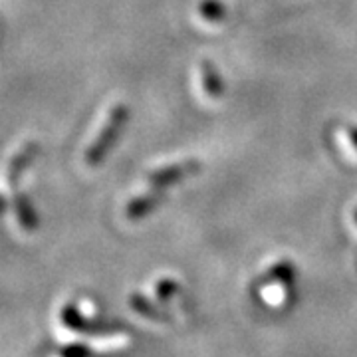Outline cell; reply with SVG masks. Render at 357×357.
<instances>
[{"label":"cell","instance_id":"9","mask_svg":"<svg viewBox=\"0 0 357 357\" xmlns=\"http://www.w3.org/2000/svg\"><path fill=\"white\" fill-rule=\"evenodd\" d=\"M272 282H280L284 288H290L294 284V266L290 260H282L278 264H274L270 270V276Z\"/></svg>","mask_w":357,"mask_h":357},{"label":"cell","instance_id":"4","mask_svg":"<svg viewBox=\"0 0 357 357\" xmlns=\"http://www.w3.org/2000/svg\"><path fill=\"white\" fill-rule=\"evenodd\" d=\"M36 151H38V145L32 141V143H28V145H24L18 153L14 155L13 161L8 163V167H6V181L13 185L14 181L18 178V175L22 173V169H24L30 161H32V157L36 155Z\"/></svg>","mask_w":357,"mask_h":357},{"label":"cell","instance_id":"8","mask_svg":"<svg viewBox=\"0 0 357 357\" xmlns=\"http://www.w3.org/2000/svg\"><path fill=\"white\" fill-rule=\"evenodd\" d=\"M131 307H133L137 314H141L143 318L155 319V321H161V319L167 318L165 314L155 306L153 302H149L147 298H143L139 294H133V296H131Z\"/></svg>","mask_w":357,"mask_h":357},{"label":"cell","instance_id":"7","mask_svg":"<svg viewBox=\"0 0 357 357\" xmlns=\"http://www.w3.org/2000/svg\"><path fill=\"white\" fill-rule=\"evenodd\" d=\"M14 213H16V218H18L20 227L24 230L38 229V217H36L32 204L28 203L24 197H18V199L14 201Z\"/></svg>","mask_w":357,"mask_h":357},{"label":"cell","instance_id":"5","mask_svg":"<svg viewBox=\"0 0 357 357\" xmlns=\"http://www.w3.org/2000/svg\"><path fill=\"white\" fill-rule=\"evenodd\" d=\"M159 203V195L157 192H149V195H139V197H135L131 203L128 204V208H126V215L131 220H137V218L147 217L151 211H153L155 206Z\"/></svg>","mask_w":357,"mask_h":357},{"label":"cell","instance_id":"10","mask_svg":"<svg viewBox=\"0 0 357 357\" xmlns=\"http://www.w3.org/2000/svg\"><path fill=\"white\" fill-rule=\"evenodd\" d=\"M199 10H201V16H203L204 20H211V22L222 20L225 13H227L225 6L218 0H203L201 6H199Z\"/></svg>","mask_w":357,"mask_h":357},{"label":"cell","instance_id":"11","mask_svg":"<svg viewBox=\"0 0 357 357\" xmlns=\"http://www.w3.org/2000/svg\"><path fill=\"white\" fill-rule=\"evenodd\" d=\"M178 290V284L175 280H161L157 286H155V294L159 300H169L171 296H175V292Z\"/></svg>","mask_w":357,"mask_h":357},{"label":"cell","instance_id":"3","mask_svg":"<svg viewBox=\"0 0 357 357\" xmlns=\"http://www.w3.org/2000/svg\"><path fill=\"white\" fill-rule=\"evenodd\" d=\"M62 324L72 332H98V330H107L105 326H98V324H89L88 319L84 318V314L77 310L76 304H68L62 310Z\"/></svg>","mask_w":357,"mask_h":357},{"label":"cell","instance_id":"6","mask_svg":"<svg viewBox=\"0 0 357 357\" xmlns=\"http://www.w3.org/2000/svg\"><path fill=\"white\" fill-rule=\"evenodd\" d=\"M201 79H203V89L208 93V98H213V100L220 98V91L225 89V86H222V82L218 79L215 66L211 64L208 60H203V62H201Z\"/></svg>","mask_w":357,"mask_h":357},{"label":"cell","instance_id":"13","mask_svg":"<svg viewBox=\"0 0 357 357\" xmlns=\"http://www.w3.org/2000/svg\"><path fill=\"white\" fill-rule=\"evenodd\" d=\"M344 135L347 137V139H349V143L354 145V149L357 151V128H356V126H349V128L345 129Z\"/></svg>","mask_w":357,"mask_h":357},{"label":"cell","instance_id":"1","mask_svg":"<svg viewBox=\"0 0 357 357\" xmlns=\"http://www.w3.org/2000/svg\"><path fill=\"white\" fill-rule=\"evenodd\" d=\"M129 109L123 105V103H115L114 107L109 109V114L105 117L103 121L102 131L98 133V137L91 141V145L88 147L86 151V163L88 165H98L100 161L103 159V155L107 153V149L112 147V143L117 137L119 133V128L123 126V121L128 119Z\"/></svg>","mask_w":357,"mask_h":357},{"label":"cell","instance_id":"12","mask_svg":"<svg viewBox=\"0 0 357 357\" xmlns=\"http://www.w3.org/2000/svg\"><path fill=\"white\" fill-rule=\"evenodd\" d=\"M60 357H93L91 349L84 344H70L60 349Z\"/></svg>","mask_w":357,"mask_h":357},{"label":"cell","instance_id":"14","mask_svg":"<svg viewBox=\"0 0 357 357\" xmlns=\"http://www.w3.org/2000/svg\"><path fill=\"white\" fill-rule=\"evenodd\" d=\"M354 218H356V222H357V211H356V213H354Z\"/></svg>","mask_w":357,"mask_h":357},{"label":"cell","instance_id":"2","mask_svg":"<svg viewBox=\"0 0 357 357\" xmlns=\"http://www.w3.org/2000/svg\"><path fill=\"white\" fill-rule=\"evenodd\" d=\"M199 161L189 159V161H183V163H175V165L161 167V169H155L149 173V183L153 185L155 189H163L167 185H173L181 178L189 177L195 171H199Z\"/></svg>","mask_w":357,"mask_h":357}]
</instances>
